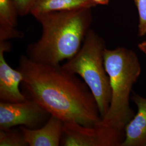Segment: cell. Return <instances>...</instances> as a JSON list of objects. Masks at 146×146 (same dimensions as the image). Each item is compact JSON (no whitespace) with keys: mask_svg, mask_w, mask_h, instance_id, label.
Wrapping results in <instances>:
<instances>
[{"mask_svg":"<svg viewBox=\"0 0 146 146\" xmlns=\"http://www.w3.org/2000/svg\"><path fill=\"white\" fill-rule=\"evenodd\" d=\"M17 69L23 80L21 90L51 115L63 122L94 126L102 119L95 98L77 75L62 65L36 62L26 55L19 58Z\"/></svg>","mask_w":146,"mask_h":146,"instance_id":"cell-1","label":"cell"},{"mask_svg":"<svg viewBox=\"0 0 146 146\" xmlns=\"http://www.w3.org/2000/svg\"><path fill=\"white\" fill-rule=\"evenodd\" d=\"M42 27L40 38L27 48L31 60L59 65L77 54L91 29L92 9L51 12L35 18Z\"/></svg>","mask_w":146,"mask_h":146,"instance_id":"cell-2","label":"cell"},{"mask_svg":"<svg viewBox=\"0 0 146 146\" xmlns=\"http://www.w3.org/2000/svg\"><path fill=\"white\" fill-rule=\"evenodd\" d=\"M104 61L110 78L111 100L109 110L100 123L125 129L135 114L130 106V99L133 87L141 74V65L136 52L125 47L106 48Z\"/></svg>","mask_w":146,"mask_h":146,"instance_id":"cell-3","label":"cell"},{"mask_svg":"<svg viewBox=\"0 0 146 146\" xmlns=\"http://www.w3.org/2000/svg\"><path fill=\"white\" fill-rule=\"evenodd\" d=\"M106 48L104 38L90 29L78 52L62 65L80 77L88 86L96 101L102 119L109 110L111 100L110 78L104 66Z\"/></svg>","mask_w":146,"mask_h":146,"instance_id":"cell-4","label":"cell"},{"mask_svg":"<svg viewBox=\"0 0 146 146\" xmlns=\"http://www.w3.org/2000/svg\"><path fill=\"white\" fill-rule=\"evenodd\" d=\"M125 129L99 123L85 126L75 121L64 122L62 146H121Z\"/></svg>","mask_w":146,"mask_h":146,"instance_id":"cell-5","label":"cell"},{"mask_svg":"<svg viewBox=\"0 0 146 146\" xmlns=\"http://www.w3.org/2000/svg\"><path fill=\"white\" fill-rule=\"evenodd\" d=\"M50 115L32 100L14 103L0 102V129L20 126L37 129L44 125Z\"/></svg>","mask_w":146,"mask_h":146,"instance_id":"cell-6","label":"cell"},{"mask_svg":"<svg viewBox=\"0 0 146 146\" xmlns=\"http://www.w3.org/2000/svg\"><path fill=\"white\" fill-rule=\"evenodd\" d=\"M11 50V43L0 42V102H19L27 99L20 90L23 80L21 72L14 69L5 60V53Z\"/></svg>","mask_w":146,"mask_h":146,"instance_id":"cell-7","label":"cell"},{"mask_svg":"<svg viewBox=\"0 0 146 146\" xmlns=\"http://www.w3.org/2000/svg\"><path fill=\"white\" fill-rule=\"evenodd\" d=\"M64 122L50 115L44 125L37 129L20 126L29 146H59L62 135Z\"/></svg>","mask_w":146,"mask_h":146,"instance_id":"cell-8","label":"cell"},{"mask_svg":"<svg viewBox=\"0 0 146 146\" xmlns=\"http://www.w3.org/2000/svg\"><path fill=\"white\" fill-rule=\"evenodd\" d=\"M131 100L137 113L125 127V139L121 146H146V98L133 93Z\"/></svg>","mask_w":146,"mask_h":146,"instance_id":"cell-9","label":"cell"},{"mask_svg":"<svg viewBox=\"0 0 146 146\" xmlns=\"http://www.w3.org/2000/svg\"><path fill=\"white\" fill-rule=\"evenodd\" d=\"M96 5L92 0H37L31 14L36 18L48 13L92 9Z\"/></svg>","mask_w":146,"mask_h":146,"instance_id":"cell-10","label":"cell"},{"mask_svg":"<svg viewBox=\"0 0 146 146\" xmlns=\"http://www.w3.org/2000/svg\"><path fill=\"white\" fill-rule=\"evenodd\" d=\"M17 15L13 0H0V29L16 28Z\"/></svg>","mask_w":146,"mask_h":146,"instance_id":"cell-11","label":"cell"},{"mask_svg":"<svg viewBox=\"0 0 146 146\" xmlns=\"http://www.w3.org/2000/svg\"><path fill=\"white\" fill-rule=\"evenodd\" d=\"M20 127L0 129V146H28Z\"/></svg>","mask_w":146,"mask_h":146,"instance_id":"cell-12","label":"cell"},{"mask_svg":"<svg viewBox=\"0 0 146 146\" xmlns=\"http://www.w3.org/2000/svg\"><path fill=\"white\" fill-rule=\"evenodd\" d=\"M139 14L138 36L146 35V0H134Z\"/></svg>","mask_w":146,"mask_h":146,"instance_id":"cell-13","label":"cell"},{"mask_svg":"<svg viewBox=\"0 0 146 146\" xmlns=\"http://www.w3.org/2000/svg\"><path fill=\"white\" fill-rule=\"evenodd\" d=\"M37 0H13L19 15L26 16L31 14V9Z\"/></svg>","mask_w":146,"mask_h":146,"instance_id":"cell-14","label":"cell"},{"mask_svg":"<svg viewBox=\"0 0 146 146\" xmlns=\"http://www.w3.org/2000/svg\"><path fill=\"white\" fill-rule=\"evenodd\" d=\"M23 37V33L19 31L16 28L0 29V42L7 41L13 38H22Z\"/></svg>","mask_w":146,"mask_h":146,"instance_id":"cell-15","label":"cell"},{"mask_svg":"<svg viewBox=\"0 0 146 146\" xmlns=\"http://www.w3.org/2000/svg\"><path fill=\"white\" fill-rule=\"evenodd\" d=\"M96 5H108L110 0H92Z\"/></svg>","mask_w":146,"mask_h":146,"instance_id":"cell-16","label":"cell"},{"mask_svg":"<svg viewBox=\"0 0 146 146\" xmlns=\"http://www.w3.org/2000/svg\"><path fill=\"white\" fill-rule=\"evenodd\" d=\"M137 46L141 51L143 50H146V41L139 43Z\"/></svg>","mask_w":146,"mask_h":146,"instance_id":"cell-17","label":"cell"},{"mask_svg":"<svg viewBox=\"0 0 146 146\" xmlns=\"http://www.w3.org/2000/svg\"><path fill=\"white\" fill-rule=\"evenodd\" d=\"M141 52H143V54H145V55L146 56V50H142Z\"/></svg>","mask_w":146,"mask_h":146,"instance_id":"cell-18","label":"cell"}]
</instances>
